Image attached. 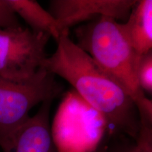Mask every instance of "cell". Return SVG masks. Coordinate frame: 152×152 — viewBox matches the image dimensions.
I'll return each mask as SVG.
<instances>
[{"label":"cell","mask_w":152,"mask_h":152,"mask_svg":"<svg viewBox=\"0 0 152 152\" xmlns=\"http://www.w3.org/2000/svg\"><path fill=\"white\" fill-rule=\"evenodd\" d=\"M57 47L43 67L73 86L104 120L106 132L136 140L140 128L136 104L121 83L101 68L69 37L61 33Z\"/></svg>","instance_id":"cell-1"},{"label":"cell","mask_w":152,"mask_h":152,"mask_svg":"<svg viewBox=\"0 0 152 152\" xmlns=\"http://www.w3.org/2000/svg\"><path fill=\"white\" fill-rule=\"evenodd\" d=\"M75 34L76 45L123 85L136 105L147 98L137 80L140 56L125 37L120 23L111 17L100 16L79 26Z\"/></svg>","instance_id":"cell-2"},{"label":"cell","mask_w":152,"mask_h":152,"mask_svg":"<svg viewBox=\"0 0 152 152\" xmlns=\"http://www.w3.org/2000/svg\"><path fill=\"white\" fill-rule=\"evenodd\" d=\"M62 85L43 66L28 80L11 81L0 77V147L5 149L33 107L61 94Z\"/></svg>","instance_id":"cell-3"},{"label":"cell","mask_w":152,"mask_h":152,"mask_svg":"<svg viewBox=\"0 0 152 152\" xmlns=\"http://www.w3.org/2000/svg\"><path fill=\"white\" fill-rule=\"evenodd\" d=\"M50 37L21 26L0 28V77L15 82L32 78L47 58Z\"/></svg>","instance_id":"cell-4"},{"label":"cell","mask_w":152,"mask_h":152,"mask_svg":"<svg viewBox=\"0 0 152 152\" xmlns=\"http://www.w3.org/2000/svg\"><path fill=\"white\" fill-rule=\"evenodd\" d=\"M135 0H54L49 11L56 19L60 35L79 23L105 16L127 20Z\"/></svg>","instance_id":"cell-5"},{"label":"cell","mask_w":152,"mask_h":152,"mask_svg":"<svg viewBox=\"0 0 152 152\" xmlns=\"http://www.w3.org/2000/svg\"><path fill=\"white\" fill-rule=\"evenodd\" d=\"M53 101L42 102L37 113L20 127L3 152H58L49 125Z\"/></svg>","instance_id":"cell-6"},{"label":"cell","mask_w":152,"mask_h":152,"mask_svg":"<svg viewBox=\"0 0 152 152\" xmlns=\"http://www.w3.org/2000/svg\"><path fill=\"white\" fill-rule=\"evenodd\" d=\"M121 28L138 56L152 51L151 0L137 1Z\"/></svg>","instance_id":"cell-7"},{"label":"cell","mask_w":152,"mask_h":152,"mask_svg":"<svg viewBox=\"0 0 152 152\" xmlns=\"http://www.w3.org/2000/svg\"><path fill=\"white\" fill-rule=\"evenodd\" d=\"M13 10L30 26L35 33H47L58 39L60 33L56 19L33 0H8Z\"/></svg>","instance_id":"cell-8"},{"label":"cell","mask_w":152,"mask_h":152,"mask_svg":"<svg viewBox=\"0 0 152 152\" xmlns=\"http://www.w3.org/2000/svg\"><path fill=\"white\" fill-rule=\"evenodd\" d=\"M95 152H138V150L133 139L106 131Z\"/></svg>","instance_id":"cell-9"},{"label":"cell","mask_w":152,"mask_h":152,"mask_svg":"<svg viewBox=\"0 0 152 152\" xmlns=\"http://www.w3.org/2000/svg\"><path fill=\"white\" fill-rule=\"evenodd\" d=\"M137 80L144 93L152 94V51L139 58L137 68Z\"/></svg>","instance_id":"cell-10"},{"label":"cell","mask_w":152,"mask_h":152,"mask_svg":"<svg viewBox=\"0 0 152 152\" xmlns=\"http://www.w3.org/2000/svg\"><path fill=\"white\" fill-rule=\"evenodd\" d=\"M18 26H20V23L8 0H0V28L6 29Z\"/></svg>","instance_id":"cell-11"},{"label":"cell","mask_w":152,"mask_h":152,"mask_svg":"<svg viewBox=\"0 0 152 152\" xmlns=\"http://www.w3.org/2000/svg\"><path fill=\"white\" fill-rule=\"evenodd\" d=\"M135 142L138 152H152V124L140 123Z\"/></svg>","instance_id":"cell-12"}]
</instances>
